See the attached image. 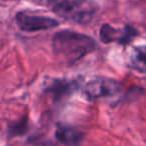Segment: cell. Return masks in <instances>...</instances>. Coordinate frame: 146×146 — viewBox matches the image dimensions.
Returning <instances> with one entry per match:
<instances>
[{"label": "cell", "mask_w": 146, "mask_h": 146, "mask_svg": "<svg viewBox=\"0 0 146 146\" xmlns=\"http://www.w3.org/2000/svg\"><path fill=\"white\" fill-rule=\"evenodd\" d=\"M95 47L96 43L91 37L69 30L58 32L53 38L55 53L69 63L80 59Z\"/></svg>", "instance_id": "obj_1"}, {"label": "cell", "mask_w": 146, "mask_h": 146, "mask_svg": "<svg viewBox=\"0 0 146 146\" xmlns=\"http://www.w3.org/2000/svg\"><path fill=\"white\" fill-rule=\"evenodd\" d=\"M54 10L65 19L86 23L92 19L95 6L88 0H60L55 3Z\"/></svg>", "instance_id": "obj_2"}, {"label": "cell", "mask_w": 146, "mask_h": 146, "mask_svg": "<svg viewBox=\"0 0 146 146\" xmlns=\"http://www.w3.org/2000/svg\"><path fill=\"white\" fill-rule=\"evenodd\" d=\"M16 22L21 30L27 32L46 30V29L54 28L58 25V21L51 17L30 15L25 12H20L16 15Z\"/></svg>", "instance_id": "obj_3"}, {"label": "cell", "mask_w": 146, "mask_h": 146, "mask_svg": "<svg viewBox=\"0 0 146 146\" xmlns=\"http://www.w3.org/2000/svg\"><path fill=\"white\" fill-rule=\"evenodd\" d=\"M120 84L109 78H99L88 82L84 88V93L90 99L112 96L119 92Z\"/></svg>", "instance_id": "obj_4"}, {"label": "cell", "mask_w": 146, "mask_h": 146, "mask_svg": "<svg viewBox=\"0 0 146 146\" xmlns=\"http://www.w3.org/2000/svg\"><path fill=\"white\" fill-rule=\"evenodd\" d=\"M136 35V30L132 27L126 26L124 29H114L110 25H103L100 31L101 40L105 43H110L112 41H118L121 44H126L132 40Z\"/></svg>", "instance_id": "obj_5"}, {"label": "cell", "mask_w": 146, "mask_h": 146, "mask_svg": "<svg viewBox=\"0 0 146 146\" xmlns=\"http://www.w3.org/2000/svg\"><path fill=\"white\" fill-rule=\"evenodd\" d=\"M129 65L138 72H146V45L132 49L129 54Z\"/></svg>", "instance_id": "obj_6"}, {"label": "cell", "mask_w": 146, "mask_h": 146, "mask_svg": "<svg viewBox=\"0 0 146 146\" xmlns=\"http://www.w3.org/2000/svg\"><path fill=\"white\" fill-rule=\"evenodd\" d=\"M56 137L59 141L66 145H76L81 138V134L71 127H59L56 132Z\"/></svg>", "instance_id": "obj_7"}]
</instances>
